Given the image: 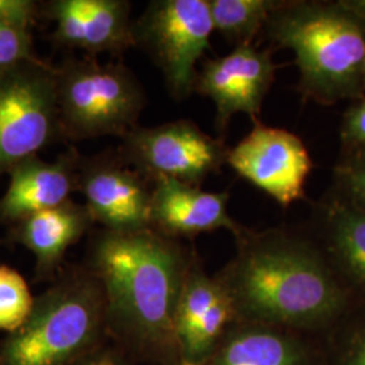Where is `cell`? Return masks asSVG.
I'll return each mask as SVG.
<instances>
[{
	"label": "cell",
	"mask_w": 365,
	"mask_h": 365,
	"mask_svg": "<svg viewBox=\"0 0 365 365\" xmlns=\"http://www.w3.org/2000/svg\"><path fill=\"white\" fill-rule=\"evenodd\" d=\"M215 31L235 46L252 43L264 30L276 0H207Z\"/></svg>",
	"instance_id": "cell-19"
},
{
	"label": "cell",
	"mask_w": 365,
	"mask_h": 365,
	"mask_svg": "<svg viewBox=\"0 0 365 365\" xmlns=\"http://www.w3.org/2000/svg\"><path fill=\"white\" fill-rule=\"evenodd\" d=\"M34 298L25 279L7 265H0V329L9 333L22 327Z\"/></svg>",
	"instance_id": "cell-21"
},
{
	"label": "cell",
	"mask_w": 365,
	"mask_h": 365,
	"mask_svg": "<svg viewBox=\"0 0 365 365\" xmlns=\"http://www.w3.org/2000/svg\"><path fill=\"white\" fill-rule=\"evenodd\" d=\"M214 31L207 0H155L133 22L134 46L161 71L170 96L187 99L195 86L196 63Z\"/></svg>",
	"instance_id": "cell-6"
},
{
	"label": "cell",
	"mask_w": 365,
	"mask_h": 365,
	"mask_svg": "<svg viewBox=\"0 0 365 365\" xmlns=\"http://www.w3.org/2000/svg\"><path fill=\"white\" fill-rule=\"evenodd\" d=\"M36 3L30 0H0V21L29 29L36 15Z\"/></svg>",
	"instance_id": "cell-25"
},
{
	"label": "cell",
	"mask_w": 365,
	"mask_h": 365,
	"mask_svg": "<svg viewBox=\"0 0 365 365\" xmlns=\"http://www.w3.org/2000/svg\"><path fill=\"white\" fill-rule=\"evenodd\" d=\"M265 36L295 54L298 91L331 106L365 95V24L341 1H280L267 19Z\"/></svg>",
	"instance_id": "cell-3"
},
{
	"label": "cell",
	"mask_w": 365,
	"mask_h": 365,
	"mask_svg": "<svg viewBox=\"0 0 365 365\" xmlns=\"http://www.w3.org/2000/svg\"><path fill=\"white\" fill-rule=\"evenodd\" d=\"M229 199L227 191L207 192L173 179L157 180L152 188L150 227L172 240H192L218 229L237 238L247 227L230 217Z\"/></svg>",
	"instance_id": "cell-14"
},
{
	"label": "cell",
	"mask_w": 365,
	"mask_h": 365,
	"mask_svg": "<svg viewBox=\"0 0 365 365\" xmlns=\"http://www.w3.org/2000/svg\"><path fill=\"white\" fill-rule=\"evenodd\" d=\"M34 56L29 30L0 21V73Z\"/></svg>",
	"instance_id": "cell-23"
},
{
	"label": "cell",
	"mask_w": 365,
	"mask_h": 365,
	"mask_svg": "<svg viewBox=\"0 0 365 365\" xmlns=\"http://www.w3.org/2000/svg\"><path fill=\"white\" fill-rule=\"evenodd\" d=\"M333 188L356 207L365 211V146L342 149L334 167Z\"/></svg>",
	"instance_id": "cell-22"
},
{
	"label": "cell",
	"mask_w": 365,
	"mask_h": 365,
	"mask_svg": "<svg viewBox=\"0 0 365 365\" xmlns=\"http://www.w3.org/2000/svg\"><path fill=\"white\" fill-rule=\"evenodd\" d=\"M237 321L235 306L215 276H209L195 250L175 315L180 365H206Z\"/></svg>",
	"instance_id": "cell-11"
},
{
	"label": "cell",
	"mask_w": 365,
	"mask_h": 365,
	"mask_svg": "<svg viewBox=\"0 0 365 365\" xmlns=\"http://www.w3.org/2000/svg\"><path fill=\"white\" fill-rule=\"evenodd\" d=\"M58 131L57 69L34 57L0 73V175L36 157Z\"/></svg>",
	"instance_id": "cell-7"
},
{
	"label": "cell",
	"mask_w": 365,
	"mask_h": 365,
	"mask_svg": "<svg viewBox=\"0 0 365 365\" xmlns=\"http://www.w3.org/2000/svg\"><path fill=\"white\" fill-rule=\"evenodd\" d=\"M75 365H129L123 360H120L115 354L111 353H101L98 351L88 354L83 360H80L78 364Z\"/></svg>",
	"instance_id": "cell-26"
},
{
	"label": "cell",
	"mask_w": 365,
	"mask_h": 365,
	"mask_svg": "<svg viewBox=\"0 0 365 365\" xmlns=\"http://www.w3.org/2000/svg\"><path fill=\"white\" fill-rule=\"evenodd\" d=\"M107 331L106 298L90 268L60 277L0 344V365H75Z\"/></svg>",
	"instance_id": "cell-4"
},
{
	"label": "cell",
	"mask_w": 365,
	"mask_h": 365,
	"mask_svg": "<svg viewBox=\"0 0 365 365\" xmlns=\"http://www.w3.org/2000/svg\"><path fill=\"white\" fill-rule=\"evenodd\" d=\"M146 105L138 78L122 63L69 61L57 69L60 131L73 140L125 137Z\"/></svg>",
	"instance_id": "cell-5"
},
{
	"label": "cell",
	"mask_w": 365,
	"mask_h": 365,
	"mask_svg": "<svg viewBox=\"0 0 365 365\" xmlns=\"http://www.w3.org/2000/svg\"><path fill=\"white\" fill-rule=\"evenodd\" d=\"M92 221L110 232H138L150 227L152 190L148 180L120 156L90 161L78 176Z\"/></svg>",
	"instance_id": "cell-12"
},
{
	"label": "cell",
	"mask_w": 365,
	"mask_h": 365,
	"mask_svg": "<svg viewBox=\"0 0 365 365\" xmlns=\"http://www.w3.org/2000/svg\"><path fill=\"white\" fill-rule=\"evenodd\" d=\"M330 334L327 365H365V304H356Z\"/></svg>",
	"instance_id": "cell-20"
},
{
	"label": "cell",
	"mask_w": 365,
	"mask_h": 365,
	"mask_svg": "<svg viewBox=\"0 0 365 365\" xmlns=\"http://www.w3.org/2000/svg\"><path fill=\"white\" fill-rule=\"evenodd\" d=\"M92 217L86 206L66 203L36 212L18 222L16 238L37 260L39 277L56 272L71 248L91 226Z\"/></svg>",
	"instance_id": "cell-18"
},
{
	"label": "cell",
	"mask_w": 365,
	"mask_h": 365,
	"mask_svg": "<svg viewBox=\"0 0 365 365\" xmlns=\"http://www.w3.org/2000/svg\"><path fill=\"white\" fill-rule=\"evenodd\" d=\"M317 244L356 304H365V211L330 188L313 207Z\"/></svg>",
	"instance_id": "cell-13"
},
{
	"label": "cell",
	"mask_w": 365,
	"mask_h": 365,
	"mask_svg": "<svg viewBox=\"0 0 365 365\" xmlns=\"http://www.w3.org/2000/svg\"><path fill=\"white\" fill-rule=\"evenodd\" d=\"M339 138L342 149L365 146V95L346 108L341 122Z\"/></svg>",
	"instance_id": "cell-24"
},
{
	"label": "cell",
	"mask_w": 365,
	"mask_h": 365,
	"mask_svg": "<svg viewBox=\"0 0 365 365\" xmlns=\"http://www.w3.org/2000/svg\"><path fill=\"white\" fill-rule=\"evenodd\" d=\"M126 0H56L49 3L56 38L91 53L120 54L134 46Z\"/></svg>",
	"instance_id": "cell-16"
},
{
	"label": "cell",
	"mask_w": 365,
	"mask_h": 365,
	"mask_svg": "<svg viewBox=\"0 0 365 365\" xmlns=\"http://www.w3.org/2000/svg\"><path fill=\"white\" fill-rule=\"evenodd\" d=\"M10 184L0 197V222H21L69 200L75 176L68 158L46 163L27 158L9 172Z\"/></svg>",
	"instance_id": "cell-17"
},
{
	"label": "cell",
	"mask_w": 365,
	"mask_h": 365,
	"mask_svg": "<svg viewBox=\"0 0 365 365\" xmlns=\"http://www.w3.org/2000/svg\"><path fill=\"white\" fill-rule=\"evenodd\" d=\"M235 241V257L215 277L237 321L318 334L333 330L356 306L309 232L245 229Z\"/></svg>",
	"instance_id": "cell-1"
},
{
	"label": "cell",
	"mask_w": 365,
	"mask_h": 365,
	"mask_svg": "<svg viewBox=\"0 0 365 365\" xmlns=\"http://www.w3.org/2000/svg\"><path fill=\"white\" fill-rule=\"evenodd\" d=\"M344 3L365 24V0H344Z\"/></svg>",
	"instance_id": "cell-27"
},
{
	"label": "cell",
	"mask_w": 365,
	"mask_h": 365,
	"mask_svg": "<svg viewBox=\"0 0 365 365\" xmlns=\"http://www.w3.org/2000/svg\"><path fill=\"white\" fill-rule=\"evenodd\" d=\"M226 164L280 207L306 197L304 187L313 170L309 150L297 134L261 122L229 150Z\"/></svg>",
	"instance_id": "cell-9"
},
{
	"label": "cell",
	"mask_w": 365,
	"mask_h": 365,
	"mask_svg": "<svg viewBox=\"0 0 365 365\" xmlns=\"http://www.w3.org/2000/svg\"><path fill=\"white\" fill-rule=\"evenodd\" d=\"M229 148L190 119L153 128L137 126L123 137L120 158L148 182L173 179L200 187L227 163Z\"/></svg>",
	"instance_id": "cell-8"
},
{
	"label": "cell",
	"mask_w": 365,
	"mask_h": 365,
	"mask_svg": "<svg viewBox=\"0 0 365 365\" xmlns=\"http://www.w3.org/2000/svg\"><path fill=\"white\" fill-rule=\"evenodd\" d=\"M192 255L153 229H105L92 242L88 268L103 287L107 330L152 364L180 365L175 315Z\"/></svg>",
	"instance_id": "cell-2"
},
{
	"label": "cell",
	"mask_w": 365,
	"mask_h": 365,
	"mask_svg": "<svg viewBox=\"0 0 365 365\" xmlns=\"http://www.w3.org/2000/svg\"><path fill=\"white\" fill-rule=\"evenodd\" d=\"M206 365H327V345L287 327L235 321Z\"/></svg>",
	"instance_id": "cell-15"
},
{
	"label": "cell",
	"mask_w": 365,
	"mask_h": 365,
	"mask_svg": "<svg viewBox=\"0 0 365 365\" xmlns=\"http://www.w3.org/2000/svg\"><path fill=\"white\" fill-rule=\"evenodd\" d=\"M364 86H365V60H364Z\"/></svg>",
	"instance_id": "cell-28"
},
{
	"label": "cell",
	"mask_w": 365,
	"mask_h": 365,
	"mask_svg": "<svg viewBox=\"0 0 365 365\" xmlns=\"http://www.w3.org/2000/svg\"><path fill=\"white\" fill-rule=\"evenodd\" d=\"M277 68L271 51H261L253 43L235 46L226 56L203 61L194 92L212 101L215 130L221 138L235 114H247L255 125L260 123L262 102L274 84Z\"/></svg>",
	"instance_id": "cell-10"
}]
</instances>
